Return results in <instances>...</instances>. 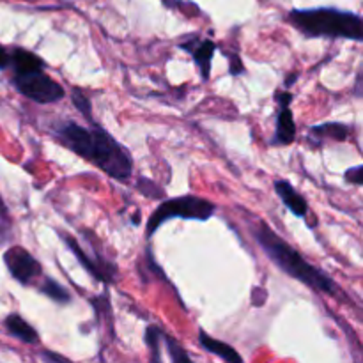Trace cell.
<instances>
[{
  "label": "cell",
  "instance_id": "5bb4252c",
  "mask_svg": "<svg viewBox=\"0 0 363 363\" xmlns=\"http://www.w3.org/2000/svg\"><path fill=\"white\" fill-rule=\"evenodd\" d=\"M312 137H318V138H330V140H335V142H346L350 138L351 133V128L346 126L342 123H325V124H319V126H312Z\"/></svg>",
  "mask_w": 363,
  "mask_h": 363
},
{
  "label": "cell",
  "instance_id": "ba28073f",
  "mask_svg": "<svg viewBox=\"0 0 363 363\" xmlns=\"http://www.w3.org/2000/svg\"><path fill=\"white\" fill-rule=\"evenodd\" d=\"M275 99L280 105L279 113H277V128L275 135H273L272 144L275 145H289L293 144L296 138V124H294L293 112H291L289 105L293 101V94L289 92H275Z\"/></svg>",
  "mask_w": 363,
  "mask_h": 363
},
{
  "label": "cell",
  "instance_id": "9a60e30c",
  "mask_svg": "<svg viewBox=\"0 0 363 363\" xmlns=\"http://www.w3.org/2000/svg\"><path fill=\"white\" fill-rule=\"evenodd\" d=\"M39 293H43L45 296H48L50 300H53L55 303L66 305L71 301V294L66 287L60 286L57 280L53 279H43V282L39 284Z\"/></svg>",
  "mask_w": 363,
  "mask_h": 363
},
{
  "label": "cell",
  "instance_id": "277c9868",
  "mask_svg": "<svg viewBox=\"0 0 363 363\" xmlns=\"http://www.w3.org/2000/svg\"><path fill=\"white\" fill-rule=\"evenodd\" d=\"M216 211V206L208 199L195 197V195H184V197L169 199L162 202L156 208V211L151 215V220L147 222V238H151L160 227L172 218L183 220H199V222H208Z\"/></svg>",
  "mask_w": 363,
  "mask_h": 363
},
{
  "label": "cell",
  "instance_id": "8fae6325",
  "mask_svg": "<svg viewBox=\"0 0 363 363\" xmlns=\"http://www.w3.org/2000/svg\"><path fill=\"white\" fill-rule=\"evenodd\" d=\"M4 326H6L7 332L14 337V339L21 340V342L28 344V346H35L39 342V335L27 321H25L21 315L18 314H9L4 319Z\"/></svg>",
  "mask_w": 363,
  "mask_h": 363
},
{
  "label": "cell",
  "instance_id": "3957f363",
  "mask_svg": "<svg viewBox=\"0 0 363 363\" xmlns=\"http://www.w3.org/2000/svg\"><path fill=\"white\" fill-rule=\"evenodd\" d=\"M287 20L307 38H344L357 43L363 39L362 18L335 7L294 9Z\"/></svg>",
  "mask_w": 363,
  "mask_h": 363
},
{
  "label": "cell",
  "instance_id": "30bf717a",
  "mask_svg": "<svg viewBox=\"0 0 363 363\" xmlns=\"http://www.w3.org/2000/svg\"><path fill=\"white\" fill-rule=\"evenodd\" d=\"M275 191L277 195H279L280 201L284 202V206H286L294 216H298V218H305V216H307L308 213L307 201L301 197V194H298V190L293 186V184L287 183V181L284 179H277Z\"/></svg>",
  "mask_w": 363,
  "mask_h": 363
},
{
  "label": "cell",
  "instance_id": "7402d4cb",
  "mask_svg": "<svg viewBox=\"0 0 363 363\" xmlns=\"http://www.w3.org/2000/svg\"><path fill=\"white\" fill-rule=\"evenodd\" d=\"M41 358L45 362H62V363L69 362L67 358L60 357V354H55V353H50V351H45V353H41Z\"/></svg>",
  "mask_w": 363,
  "mask_h": 363
},
{
  "label": "cell",
  "instance_id": "8992f818",
  "mask_svg": "<svg viewBox=\"0 0 363 363\" xmlns=\"http://www.w3.org/2000/svg\"><path fill=\"white\" fill-rule=\"evenodd\" d=\"M4 262L11 277L23 286H30L38 277L43 275V268L38 259L23 247L7 248L4 252Z\"/></svg>",
  "mask_w": 363,
  "mask_h": 363
},
{
  "label": "cell",
  "instance_id": "7c38bea8",
  "mask_svg": "<svg viewBox=\"0 0 363 363\" xmlns=\"http://www.w3.org/2000/svg\"><path fill=\"white\" fill-rule=\"evenodd\" d=\"M199 342H201V346L204 347L208 353L215 354V357L222 358V360L229 362V363H241L243 362V358H241V354L238 353L236 350H234L233 346H229V344L222 342V340H216L213 339L211 335H208V333L204 332V330H201V335H199Z\"/></svg>",
  "mask_w": 363,
  "mask_h": 363
},
{
  "label": "cell",
  "instance_id": "e0dca14e",
  "mask_svg": "<svg viewBox=\"0 0 363 363\" xmlns=\"http://www.w3.org/2000/svg\"><path fill=\"white\" fill-rule=\"evenodd\" d=\"M71 101H73V105L77 106L78 112L82 113V116L87 119V123L94 124V117H92V105H91V99L87 98V96L84 94V91H80L78 87H73L71 89Z\"/></svg>",
  "mask_w": 363,
  "mask_h": 363
},
{
  "label": "cell",
  "instance_id": "6da1fadb",
  "mask_svg": "<svg viewBox=\"0 0 363 363\" xmlns=\"http://www.w3.org/2000/svg\"><path fill=\"white\" fill-rule=\"evenodd\" d=\"M55 135L60 144L108 174L112 179L126 181L133 174V162L128 149L96 123L85 128L67 121L55 128Z\"/></svg>",
  "mask_w": 363,
  "mask_h": 363
},
{
  "label": "cell",
  "instance_id": "52a82bcc",
  "mask_svg": "<svg viewBox=\"0 0 363 363\" xmlns=\"http://www.w3.org/2000/svg\"><path fill=\"white\" fill-rule=\"evenodd\" d=\"M60 240L69 247V250L73 252L74 257H77L78 262L91 273V277H94L96 280L105 284H112L113 280H116L117 268L113 264H110V262H106L101 255L94 254V257H91V255L85 254L84 248L80 247V243H78L71 234H60Z\"/></svg>",
  "mask_w": 363,
  "mask_h": 363
},
{
  "label": "cell",
  "instance_id": "ffe728a7",
  "mask_svg": "<svg viewBox=\"0 0 363 363\" xmlns=\"http://www.w3.org/2000/svg\"><path fill=\"white\" fill-rule=\"evenodd\" d=\"M344 177H346L347 183H353L357 184V186H360L363 183V167L362 165L353 167V169H350L346 174H344Z\"/></svg>",
  "mask_w": 363,
  "mask_h": 363
},
{
  "label": "cell",
  "instance_id": "d6986e66",
  "mask_svg": "<svg viewBox=\"0 0 363 363\" xmlns=\"http://www.w3.org/2000/svg\"><path fill=\"white\" fill-rule=\"evenodd\" d=\"M137 186H138V190H140L144 195H147V197H152V199H162L163 197L162 188H158L155 183H152V181L145 179V177H142V179L138 181Z\"/></svg>",
  "mask_w": 363,
  "mask_h": 363
},
{
  "label": "cell",
  "instance_id": "7a4b0ae2",
  "mask_svg": "<svg viewBox=\"0 0 363 363\" xmlns=\"http://www.w3.org/2000/svg\"><path fill=\"white\" fill-rule=\"evenodd\" d=\"M254 240L261 247V250L268 255L269 261L282 269L286 275L293 277L298 282L305 284L315 293L328 294V296H339V287L337 284L326 275L323 269L315 268L314 264L307 261L296 248L291 247L287 241H284L275 230L264 222L257 223L254 229Z\"/></svg>",
  "mask_w": 363,
  "mask_h": 363
},
{
  "label": "cell",
  "instance_id": "2e32d148",
  "mask_svg": "<svg viewBox=\"0 0 363 363\" xmlns=\"http://www.w3.org/2000/svg\"><path fill=\"white\" fill-rule=\"evenodd\" d=\"M145 344H147L149 351L152 354V362H162V354H160V342L163 340V330L158 326L151 325L145 328Z\"/></svg>",
  "mask_w": 363,
  "mask_h": 363
},
{
  "label": "cell",
  "instance_id": "603a6c76",
  "mask_svg": "<svg viewBox=\"0 0 363 363\" xmlns=\"http://www.w3.org/2000/svg\"><path fill=\"white\" fill-rule=\"evenodd\" d=\"M360 85H362V71H360V73H358V78H357V96H362Z\"/></svg>",
  "mask_w": 363,
  "mask_h": 363
},
{
  "label": "cell",
  "instance_id": "4fadbf2b",
  "mask_svg": "<svg viewBox=\"0 0 363 363\" xmlns=\"http://www.w3.org/2000/svg\"><path fill=\"white\" fill-rule=\"evenodd\" d=\"M45 66V60L39 55H35V53L28 52V50L14 48L13 52H9V67H13V73H18V71L39 69V67Z\"/></svg>",
  "mask_w": 363,
  "mask_h": 363
},
{
  "label": "cell",
  "instance_id": "5b68a950",
  "mask_svg": "<svg viewBox=\"0 0 363 363\" xmlns=\"http://www.w3.org/2000/svg\"><path fill=\"white\" fill-rule=\"evenodd\" d=\"M13 85L20 94L39 105H52L66 96L59 82L45 73V67L13 73Z\"/></svg>",
  "mask_w": 363,
  "mask_h": 363
},
{
  "label": "cell",
  "instance_id": "9c48e42d",
  "mask_svg": "<svg viewBox=\"0 0 363 363\" xmlns=\"http://www.w3.org/2000/svg\"><path fill=\"white\" fill-rule=\"evenodd\" d=\"M181 48L186 50L194 60L197 62L199 69L204 80H209L211 77V60L216 52V45L211 39H199V35H190L188 41L181 43Z\"/></svg>",
  "mask_w": 363,
  "mask_h": 363
},
{
  "label": "cell",
  "instance_id": "44dd1931",
  "mask_svg": "<svg viewBox=\"0 0 363 363\" xmlns=\"http://www.w3.org/2000/svg\"><path fill=\"white\" fill-rule=\"evenodd\" d=\"M7 67H9V50L0 45V71L7 69Z\"/></svg>",
  "mask_w": 363,
  "mask_h": 363
},
{
  "label": "cell",
  "instance_id": "ac0fdd59",
  "mask_svg": "<svg viewBox=\"0 0 363 363\" xmlns=\"http://www.w3.org/2000/svg\"><path fill=\"white\" fill-rule=\"evenodd\" d=\"M163 342L167 344V351H169V357L170 360L179 363V362H191L190 354L186 353V351L183 350V346H181L177 340H174L172 337L167 335L165 332H163Z\"/></svg>",
  "mask_w": 363,
  "mask_h": 363
}]
</instances>
